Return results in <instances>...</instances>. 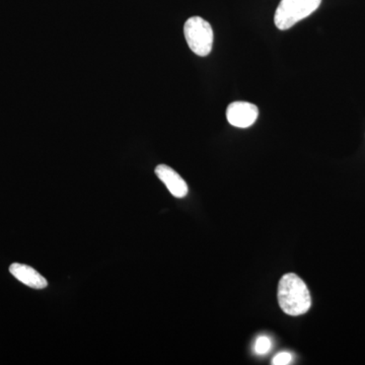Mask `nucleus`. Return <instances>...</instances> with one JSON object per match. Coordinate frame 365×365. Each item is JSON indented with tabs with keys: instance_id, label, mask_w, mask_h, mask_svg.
I'll return each instance as SVG.
<instances>
[{
	"instance_id": "f257e3e1",
	"label": "nucleus",
	"mask_w": 365,
	"mask_h": 365,
	"mask_svg": "<svg viewBox=\"0 0 365 365\" xmlns=\"http://www.w3.org/2000/svg\"><path fill=\"white\" fill-rule=\"evenodd\" d=\"M278 302L281 309L289 316L306 314L312 307L309 287L297 274H285L278 285Z\"/></svg>"
},
{
	"instance_id": "f03ea898",
	"label": "nucleus",
	"mask_w": 365,
	"mask_h": 365,
	"mask_svg": "<svg viewBox=\"0 0 365 365\" xmlns=\"http://www.w3.org/2000/svg\"><path fill=\"white\" fill-rule=\"evenodd\" d=\"M322 0H281L276 9L274 24L281 31H287L314 13Z\"/></svg>"
},
{
	"instance_id": "7ed1b4c3",
	"label": "nucleus",
	"mask_w": 365,
	"mask_h": 365,
	"mask_svg": "<svg viewBox=\"0 0 365 365\" xmlns=\"http://www.w3.org/2000/svg\"><path fill=\"white\" fill-rule=\"evenodd\" d=\"M184 35L192 52L200 57L210 54L215 35L207 21L200 16H192L185 23Z\"/></svg>"
},
{
	"instance_id": "20e7f679",
	"label": "nucleus",
	"mask_w": 365,
	"mask_h": 365,
	"mask_svg": "<svg viewBox=\"0 0 365 365\" xmlns=\"http://www.w3.org/2000/svg\"><path fill=\"white\" fill-rule=\"evenodd\" d=\"M258 116V107L248 102L232 103L227 109L228 123L237 128L251 127L257 121Z\"/></svg>"
},
{
	"instance_id": "39448f33",
	"label": "nucleus",
	"mask_w": 365,
	"mask_h": 365,
	"mask_svg": "<svg viewBox=\"0 0 365 365\" xmlns=\"http://www.w3.org/2000/svg\"><path fill=\"white\" fill-rule=\"evenodd\" d=\"M155 174L165 185L170 193L176 198H184L188 195V185L181 176L165 165H158Z\"/></svg>"
},
{
	"instance_id": "423d86ee",
	"label": "nucleus",
	"mask_w": 365,
	"mask_h": 365,
	"mask_svg": "<svg viewBox=\"0 0 365 365\" xmlns=\"http://www.w3.org/2000/svg\"><path fill=\"white\" fill-rule=\"evenodd\" d=\"M9 272L20 282L34 289H43L47 287L48 281L38 271L25 264H11Z\"/></svg>"
},
{
	"instance_id": "0eeeda50",
	"label": "nucleus",
	"mask_w": 365,
	"mask_h": 365,
	"mask_svg": "<svg viewBox=\"0 0 365 365\" xmlns=\"http://www.w3.org/2000/svg\"><path fill=\"white\" fill-rule=\"evenodd\" d=\"M271 347H272V342L270 338L267 336H260L255 343V352L259 355H264L270 351Z\"/></svg>"
},
{
	"instance_id": "6e6552de",
	"label": "nucleus",
	"mask_w": 365,
	"mask_h": 365,
	"mask_svg": "<svg viewBox=\"0 0 365 365\" xmlns=\"http://www.w3.org/2000/svg\"><path fill=\"white\" fill-rule=\"evenodd\" d=\"M294 360L292 353L289 352H280L274 357L272 360L273 365H287L290 364Z\"/></svg>"
}]
</instances>
